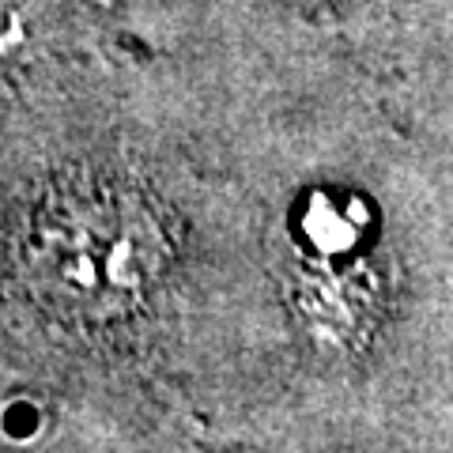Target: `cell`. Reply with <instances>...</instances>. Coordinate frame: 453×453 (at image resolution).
Listing matches in <instances>:
<instances>
[{
    "instance_id": "1",
    "label": "cell",
    "mask_w": 453,
    "mask_h": 453,
    "mask_svg": "<svg viewBox=\"0 0 453 453\" xmlns=\"http://www.w3.org/2000/svg\"><path fill=\"white\" fill-rule=\"evenodd\" d=\"M166 242L140 193L113 181H76L27 223L19 268L50 310L80 321L121 318L148 299Z\"/></svg>"
},
{
    "instance_id": "2",
    "label": "cell",
    "mask_w": 453,
    "mask_h": 453,
    "mask_svg": "<svg viewBox=\"0 0 453 453\" xmlns=\"http://www.w3.org/2000/svg\"><path fill=\"white\" fill-rule=\"evenodd\" d=\"M363 226H366V219L356 211V201L340 204L336 196H329V193L310 196V204L303 208V219H299L303 238L318 253H344V250H351L363 238Z\"/></svg>"
},
{
    "instance_id": "3",
    "label": "cell",
    "mask_w": 453,
    "mask_h": 453,
    "mask_svg": "<svg viewBox=\"0 0 453 453\" xmlns=\"http://www.w3.org/2000/svg\"><path fill=\"white\" fill-rule=\"evenodd\" d=\"M38 427H42V412L35 404H8L4 412H0V431H4L12 442H27Z\"/></svg>"
}]
</instances>
